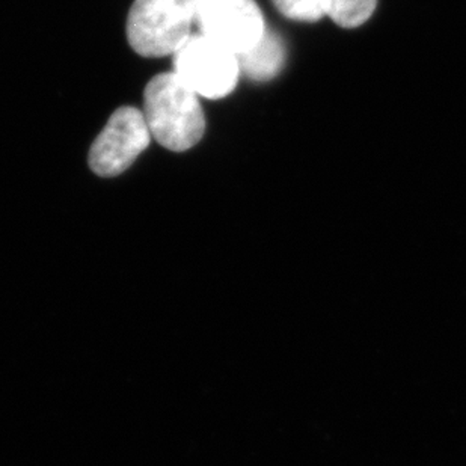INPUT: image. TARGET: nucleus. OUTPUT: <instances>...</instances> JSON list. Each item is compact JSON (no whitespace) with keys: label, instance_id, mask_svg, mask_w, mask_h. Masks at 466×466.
I'll use <instances>...</instances> for the list:
<instances>
[{"label":"nucleus","instance_id":"obj_5","mask_svg":"<svg viewBox=\"0 0 466 466\" xmlns=\"http://www.w3.org/2000/svg\"><path fill=\"white\" fill-rule=\"evenodd\" d=\"M142 110L124 106L115 110L89 150V167L100 177H116L132 167L151 141Z\"/></svg>","mask_w":466,"mask_h":466},{"label":"nucleus","instance_id":"obj_4","mask_svg":"<svg viewBox=\"0 0 466 466\" xmlns=\"http://www.w3.org/2000/svg\"><path fill=\"white\" fill-rule=\"evenodd\" d=\"M189 6L198 34L238 56L252 49L268 29L256 0H189Z\"/></svg>","mask_w":466,"mask_h":466},{"label":"nucleus","instance_id":"obj_2","mask_svg":"<svg viewBox=\"0 0 466 466\" xmlns=\"http://www.w3.org/2000/svg\"><path fill=\"white\" fill-rule=\"evenodd\" d=\"M189 0H135L127 17L128 45L144 57L174 56L192 35Z\"/></svg>","mask_w":466,"mask_h":466},{"label":"nucleus","instance_id":"obj_8","mask_svg":"<svg viewBox=\"0 0 466 466\" xmlns=\"http://www.w3.org/2000/svg\"><path fill=\"white\" fill-rule=\"evenodd\" d=\"M278 11L295 22L314 23L325 17L321 0H272Z\"/></svg>","mask_w":466,"mask_h":466},{"label":"nucleus","instance_id":"obj_7","mask_svg":"<svg viewBox=\"0 0 466 466\" xmlns=\"http://www.w3.org/2000/svg\"><path fill=\"white\" fill-rule=\"evenodd\" d=\"M325 14L346 29L361 26L373 15L378 0H321Z\"/></svg>","mask_w":466,"mask_h":466},{"label":"nucleus","instance_id":"obj_3","mask_svg":"<svg viewBox=\"0 0 466 466\" xmlns=\"http://www.w3.org/2000/svg\"><path fill=\"white\" fill-rule=\"evenodd\" d=\"M172 57L181 82L208 100L233 93L242 75L238 55L201 34H192Z\"/></svg>","mask_w":466,"mask_h":466},{"label":"nucleus","instance_id":"obj_6","mask_svg":"<svg viewBox=\"0 0 466 466\" xmlns=\"http://www.w3.org/2000/svg\"><path fill=\"white\" fill-rule=\"evenodd\" d=\"M286 62V46L281 36L266 29L263 38L252 49L238 55L240 73L256 82H268L277 77Z\"/></svg>","mask_w":466,"mask_h":466},{"label":"nucleus","instance_id":"obj_1","mask_svg":"<svg viewBox=\"0 0 466 466\" xmlns=\"http://www.w3.org/2000/svg\"><path fill=\"white\" fill-rule=\"evenodd\" d=\"M144 116L151 137L167 150L181 153L197 146L206 132L198 96L176 73H163L148 82Z\"/></svg>","mask_w":466,"mask_h":466}]
</instances>
